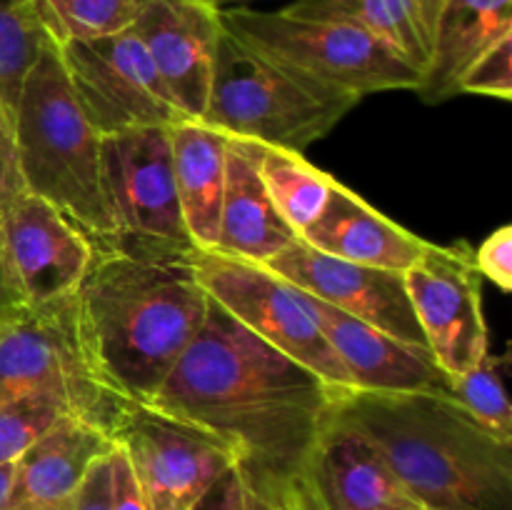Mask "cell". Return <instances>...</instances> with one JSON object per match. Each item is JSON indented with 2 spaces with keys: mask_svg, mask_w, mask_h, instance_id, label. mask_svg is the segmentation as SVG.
<instances>
[{
  "mask_svg": "<svg viewBox=\"0 0 512 510\" xmlns=\"http://www.w3.org/2000/svg\"><path fill=\"white\" fill-rule=\"evenodd\" d=\"M305 475L323 510H395L415 503L383 455L353 430L330 423Z\"/></svg>",
  "mask_w": 512,
  "mask_h": 510,
  "instance_id": "19",
  "label": "cell"
},
{
  "mask_svg": "<svg viewBox=\"0 0 512 510\" xmlns=\"http://www.w3.org/2000/svg\"><path fill=\"white\" fill-rule=\"evenodd\" d=\"M463 93L500 100L512 98V38L500 40L465 70L458 83V95Z\"/></svg>",
  "mask_w": 512,
  "mask_h": 510,
  "instance_id": "30",
  "label": "cell"
},
{
  "mask_svg": "<svg viewBox=\"0 0 512 510\" xmlns=\"http://www.w3.org/2000/svg\"><path fill=\"white\" fill-rule=\"evenodd\" d=\"M505 38H512V0H443L430 35L423 83L415 93L425 103L458 95L465 70Z\"/></svg>",
  "mask_w": 512,
  "mask_h": 510,
  "instance_id": "21",
  "label": "cell"
},
{
  "mask_svg": "<svg viewBox=\"0 0 512 510\" xmlns=\"http://www.w3.org/2000/svg\"><path fill=\"white\" fill-rule=\"evenodd\" d=\"M333 423L363 435L428 510H512V443L435 393H355Z\"/></svg>",
  "mask_w": 512,
  "mask_h": 510,
  "instance_id": "3",
  "label": "cell"
},
{
  "mask_svg": "<svg viewBox=\"0 0 512 510\" xmlns=\"http://www.w3.org/2000/svg\"><path fill=\"white\" fill-rule=\"evenodd\" d=\"M455 400L490 433L512 443V408L503 385V358L488 353L473 370L455 378Z\"/></svg>",
  "mask_w": 512,
  "mask_h": 510,
  "instance_id": "27",
  "label": "cell"
},
{
  "mask_svg": "<svg viewBox=\"0 0 512 510\" xmlns=\"http://www.w3.org/2000/svg\"><path fill=\"white\" fill-rule=\"evenodd\" d=\"M100 173L115 230L110 248L133 253H190L195 248L175 190L168 128L103 135Z\"/></svg>",
  "mask_w": 512,
  "mask_h": 510,
  "instance_id": "9",
  "label": "cell"
},
{
  "mask_svg": "<svg viewBox=\"0 0 512 510\" xmlns=\"http://www.w3.org/2000/svg\"><path fill=\"white\" fill-rule=\"evenodd\" d=\"M133 30L180 115L203 118L223 33L220 10L205 0H148Z\"/></svg>",
  "mask_w": 512,
  "mask_h": 510,
  "instance_id": "16",
  "label": "cell"
},
{
  "mask_svg": "<svg viewBox=\"0 0 512 510\" xmlns=\"http://www.w3.org/2000/svg\"><path fill=\"white\" fill-rule=\"evenodd\" d=\"M168 140L185 228L195 248L213 250L220 230L228 135L203 120L180 118L168 125Z\"/></svg>",
  "mask_w": 512,
  "mask_h": 510,
  "instance_id": "22",
  "label": "cell"
},
{
  "mask_svg": "<svg viewBox=\"0 0 512 510\" xmlns=\"http://www.w3.org/2000/svg\"><path fill=\"white\" fill-rule=\"evenodd\" d=\"M353 108L355 103L305 83L223 28L200 120L230 138L303 153Z\"/></svg>",
  "mask_w": 512,
  "mask_h": 510,
  "instance_id": "6",
  "label": "cell"
},
{
  "mask_svg": "<svg viewBox=\"0 0 512 510\" xmlns=\"http://www.w3.org/2000/svg\"><path fill=\"white\" fill-rule=\"evenodd\" d=\"M28 193L20 175L13 125L0 115V218Z\"/></svg>",
  "mask_w": 512,
  "mask_h": 510,
  "instance_id": "32",
  "label": "cell"
},
{
  "mask_svg": "<svg viewBox=\"0 0 512 510\" xmlns=\"http://www.w3.org/2000/svg\"><path fill=\"white\" fill-rule=\"evenodd\" d=\"M288 13L350 23L385 40L390 48L425 70L433 35L428 0H293Z\"/></svg>",
  "mask_w": 512,
  "mask_h": 510,
  "instance_id": "23",
  "label": "cell"
},
{
  "mask_svg": "<svg viewBox=\"0 0 512 510\" xmlns=\"http://www.w3.org/2000/svg\"><path fill=\"white\" fill-rule=\"evenodd\" d=\"M355 390L363 393H435L455 398L450 378L428 348L393 338L315 295L298 290Z\"/></svg>",
  "mask_w": 512,
  "mask_h": 510,
  "instance_id": "15",
  "label": "cell"
},
{
  "mask_svg": "<svg viewBox=\"0 0 512 510\" xmlns=\"http://www.w3.org/2000/svg\"><path fill=\"white\" fill-rule=\"evenodd\" d=\"M220 23L305 83L355 105L365 95L418 90L423 83V70L385 40L340 20L303 18L285 8H228L220 10Z\"/></svg>",
  "mask_w": 512,
  "mask_h": 510,
  "instance_id": "5",
  "label": "cell"
},
{
  "mask_svg": "<svg viewBox=\"0 0 512 510\" xmlns=\"http://www.w3.org/2000/svg\"><path fill=\"white\" fill-rule=\"evenodd\" d=\"M298 238L320 253L398 273L418 263L428 248V240L375 210L343 183L333 185L323 213Z\"/></svg>",
  "mask_w": 512,
  "mask_h": 510,
  "instance_id": "18",
  "label": "cell"
},
{
  "mask_svg": "<svg viewBox=\"0 0 512 510\" xmlns=\"http://www.w3.org/2000/svg\"><path fill=\"white\" fill-rule=\"evenodd\" d=\"M28 310V305L20 298L18 288L13 283V275H10L8 263L3 258V250H0V328L8 323H13L18 315H23Z\"/></svg>",
  "mask_w": 512,
  "mask_h": 510,
  "instance_id": "35",
  "label": "cell"
},
{
  "mask_svg": "<svg viewBox=\"0 0 512 510\" xmlns=\"http://www.w3.org/2000/svg\"><path fill=\"white\" fill-rule=\"evenodd\" d=\"M213 8L218 10H228V8H248V3H255V0H205Z\"/></svg>",
  "mask_w": 512,
  "mask_h": 510,
  "instance_id": "37",
  "label": "cell"
},
{
  "mask_svg": "<svg viewBox=\"0 0 512 510\" xmlns=\"http://www.w3.org/2000/svg\"><path fill=\"white\" fill-rule=\"evenodd\" d=\"M53 43L60 35L45 0H0V115L10 125L30 68Z\"/></svg>",
  "mask_w": 512,
  "mask_h": 510,
  "instance_id": "24",
  "label": "cell"
},
{
  "mask_svg": "<svg viewBox=\"0 0 512 510\" xmlns=\"http://www.w3.org/2000/svg\"><path fill=\"white\" fill-rule=\"evenodd\" d=\"M193 510H323L305 470L278 473L235 463L225 470Z\"/></svg>",
  "mask_w": 512,
  "mask_h": 510,
  "instance_id": "26",
  "label": "cell"
},
{
  "mask_svg": "<svg viewBox=\"0 0 512 510\" xmlns=\"http://www.w3.org/2000/svg\"><path fill=\"white\" fill-rule=\"evenodd\" d=\"M0 250L28 308L73 295L95 258L93 240L33 193L0 218Z\"/></svg>",
  "mask_w": 512,
  "mask_h": 510,
  "instance_id": "14",
  "label": "cell"
},
{
  "mask_svg": "<svg viewBox=\"0 0 512 510\" xmlns=\"http://www.w3.org/2000/svg\"><path fill=\"white\" fill-rule=\"evenodd\" d=\"M258 170L275 210L295 235L315 223L328 203L330 190L338 183L333 175L305 160L300 150L280 148V145L260 143Z\"/></svg>",
  "mask_w": 512,
  "mask_h": 510,
  "instance_id": "25",
  "label": "cell"
},
{
  "mask_svg": "<svg viewBox=\"0 0 512 510\" xmlns=\"http://www.w3.org/2000/svg\"><path fill=\"white\" fill-rule=\"evenodd\" d=\"M293 288L315 295L323 303L405 340V343L428 348L425 335L410 303L405 275L398 270L373 268V265L350 263L335 255L310 248L303 238H293L278 255L265 260Z\"/></svg>",
  "mask_w": 512,
  "mask_h": 510,
  "instance_id": "13",
  "label": "cell"
},
{
  "mask_svg": "<svg viewBox=\"0 0 512 510\" xmlns=\"http://www.w3.org/2000/svg\"><path fill=\"white\" fill-rule=\"evenodd\" d=\"M65 415H73L68 403L53 393L23 395L0 405V465L15 463Z\"/></svg>",
  "mask_w": 512,
  "mask_h": 510,
  "instance_id": "28",
  "label": "cell"
},
{
  "mask_svg": "<svg viewBox=\"0 0 512 510\" xmlns=\"http://www.w3.org/2000/svg\"><path fill=\"white\" fill-rule=\"evenodd\" d=\"M128 458L145 510H193L238 453L218 435L138 405L115 435Z\"/></svg>",
  "mask_w": 512,
  "mask_h": 510,
  "instance_id": "11",
  "label": "cell"
},
{
  "mask_svg": "<svg viewBox=\"0 0 512 510\" xmlns=\"http://www.w3.org/2000/svg\"><path fill=\"white\" fill-rule=\"evenodd\" d=\"M60 58L80 108L100 135L168 128L183 118L133 28L103 38L60 40Z\"/></svg>",
  "mask_w": 512,
  "mask_h": 510,
  "instance_id": "10",
  "label": "cell"
},
{
  "mask_svg": "<svg viewBox=\"0 0 512 510\" xmlns=\"http://www.w3.org/2000/svg\"><path fill=\"white\" fill-rule=\"evenodd\" d=\"M395 510H428V508H423V505H418V503H410V505H400V508H395Z\"/></svg>",
  "mask_w": 512,
  "mask_h": 510,
  "instance_id": "39",
  "label": "cell"
},
{
  "mask_svg": "<svg viewBox=\"0 0 512 510\" xmlns=\"http://www.w3.org/2000/svg\"><path fill=\"white\" fill-rule=\"evenodd\" d=\"M188 255L95 248L75 290L88 353L135 405L158 395L208 315L210 298Z\"/></svg>",
  "mask_w": 512,
  "mask_h": 510,
  "instance_id": "2",
  "label": "cell"
},
{
  "mask_svg": "<svg viewBox=\"0 0 512 510\" xmlns=\"http://www.w3.org/2000/svg\"><path fill=\"white\" fill-rule=\"evenodd\" d=\"M188 258L195 278L215 305L260 340L320 375L330 388L343 395L355 393L338 355L300 300L298 288L265 265L220 250L193 248Z\"/></svg>",
  "mask_w": 512,
  "mask_h": 510,
  "instance_id": "8",
  "label": "cell"
},
{
  "mask_svg": "<svg viewBox=\"0 0 512 510\" xmlns=\"http://www.w3.org/2000/svg\"><path fill=\"white\" fill-rule=\"evenodd\" d=\"M148 0H45L60 40H88L133 28Z\"/></svg>",
  "mask_w": 512,
  "mask_h": 510,
  "instance_id": "29",
  "label": "cell"
},
{
  "mask_svg": "<svg viewBox=\"0 0 512 510\" xmlns=\"http://www.w3.org/2000/svg\"><path fill=\"white\" fill-rule=\"evenodd\" d=\"M405 288L435 363L460 378L490 353L483 313V275L465 245L428 243L405 270Z\"/></svg>",
  "mask_w": 512,
  "mask_h": 510,
  "instance_id": "12",
  "label": "cell"
},
{
  "mask_svg": "<svg viewBox=\"0 0 512 510\" xmlns=\"http://www.w3.org/2000/svg\"><path fill=\"white\" fill-rule=\"evenodd\" d=\"M340 398L210 300L203 328L148 408L218 435L238 463L300 473Z\"/></svg>",
  "mask_w": 512,
  "mask_h": 510,
  "instance_id": "1",
  "label": "cell"
},
{
  "mask_svg": "<svg viewBox=\"0 0 512 510\" xmlns=\"http://www.w3.org/2000/svg\"><path fill=\"white\" fill-rule=\"evenodd\" d=\"M258 140L230 138L218 245L213 250L263 265L298 235L278 215L258 170Z\"/></svg>",
  "mask_w": 512,
  "mask_h": 510,
  "instance_id": "20",
  "label": "cell"
},
{
  "mask_svg": "<svg viewBox=\"0 0 512 510\" xmlns=\"http://www.w3.org/2000/svg\"><path fill=\"white\" fill-rule=\"evenodd\" d=\"M25 190L48 200L95 248H110L108 215L100 173V140L73 93L60 43L48 45L30 68L13 120Z\"/></svg>",
  "mask_w": 512,
  "mask_h": 510,
  "instance_id": "4",
  "label": "cell"
},
{
  "mask_svg": "<svg viewBox=\"0 0 512 510\" xmlns=\"http://www.w3.org/2000/svg\"><path fill=\"white\" fill-rule=\"evenodd\" d=\"M113 453V450H110ZM110 453L88 470L78 493L70 500L68 510H113V475H110Z\"/></svg>",
  "mask_w": 512,
  "mask_h": 510,
  "instance_id": "33",
  "label": "cell"
},
{
  "mask_svg": "<svg viewBox=\"0 0 512 510\" xmlns=\"http://www.w3.org/2000/svg\"><path fill=\"white\" fill-rule=\"evenodd\" d=\"M475 268L483 278L493 280L500 290L510 293L512 290V228L503 225L493 235L483 240L473 253Z\"/></svg>",
  "mask_w": 512,
  "mask_h": 510,
  "instance_id": "31",
  "label": "cell"
},
{
  "mask_svg": "<svg viewBox=\"0 0 512 510\" xmlns=\"http://www.w3.org/2000/svg\"><path fill=\"white\" fill-rule=\"evenodd\" d=\"M443 0H428V8H430V15H433V23H435V15H438V8Z\"/></svg>",
  "mask_w": 512,
  "mask_h": 510,
  "instance_id": "38",
  "label": "cell"
},
{
  "mask_svg": "<svg viewBox=\"0 0 512 510\" xmlns=\"http://www.w3.org/2000/svg\"><path fill=\"white\" fill-rule=\"evenodd\" d=\"M33 393H53L73 418L115 440L138 405L125 398L88 353L75 293L28 308L0 328V405Z\"/></svg>",
  "mask_w": 512,
  "mask_h": 510,
  "instance_id": "7",
  "label": "cell"
},
{
  "mask_svg": "<svg viewBox=\"0 0 512 510\" xmlns=\"http://www.w3.org/2000/svg\"><path fill=\"white\" fill-rule=\"evenodd\" d=\"M13 470H15V463L0 465V510H3L5 498H8L10 483H13Z\"/></svg>",
  "mask_w": 512,
  "mask_h": 510,
  "instance_id": "36",
  "label": "cell"
},
{
  "mask_svg": "<svg viewBox=\"0 0 512 510\" xmlns=\"http://www.w3.org/2000/svg\"><path fill=\"white\" fill-rule=\"evenodd\" d=\"M113 448L103 430L65 415L15 460L3 510H68L88 470Z\"/></svg>",
  "mask_w": 512,
  "mask_h": 510,
  "instance_id": "17",
  "label": "cell"
},
{
  "mask_svg": "<svg viewBox=\"0 0 512 510\" xmlns=\"http://www.w3.org/2000/svg\"><path fill=\"white\" fill-rule=\"evenodd\" d=\"M110 475H113V510H145L133 470L118 445L110 453Z\"/></svg>",
  "mask_w": 512,
  "mask_h": 510,
  "instance_id": "34",
  "label": "cell"
}]
</instances>
